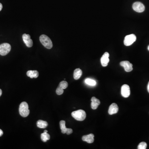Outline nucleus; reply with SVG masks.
Instances as JSON below:
<instances>
[{
  "mask_svg": "<svg viewBox=\"0 0 149 149\" xmlns=\"http://www.w3.org/2000/svg\"><path fill=\"white\" fill-rule=\"evenodd\" d=\"M120 64L124 68L125 71L127 72H129L133 70L132 64L130 63L129 61H123Z\"/></svg>",
  "mask_w": 149,
  "mask_h": 149,
  "instance_id": "obj_9",
  "label": "nucleus"
},
{
  "mask_svg": "<svg viewBox=\"0 0 149 149\" xmlns=\"http://www.w3.org/2000/svg\"><path fill=\"white\" fill-rule=\"evenodd\" d=\"M59 86L63 89H65L68 87V82L66 81H62L59 84Z\"/></svg>",
  "mask_w": 149,
  "mask_h": 149,
  "instance_id": "obj_20",
  "label": "nucleus"
},
{
  "mask_svg": "<svg viewBox=\"0 0 149 149\" xmlns=\"http://www.w3.org/2000/svg\"><path fill=\"white\" fill-rule=\"evenodd\" d=\"M3 134V130L0 129V137L2 136Z\"/></svg>",
  "mask_w": 149,
  "mask_h": 149,
  "instance_id": "obj_24",
  "label": "nucleus"
},
{
  "mask_svg": "<svg viewBox=\"0 0 149 149\" xmlns=\"http://www.w3.org/2000/svg\"><path fill=\"white\" fill-rule=\"evenodd\" d=\"M60 126L62 134H66L68 129L66 127L65 121H61L60 122Z\"/></svg>",
  "mask_w": 149,
  "mask_h": 149,
  "instance_id": "obj_18",
  "label": "nucleus"
},
{
  "mask_svg": "<svg viewBox=\"0 0 149 149\" xmlns=\"http://www.w3.org/2000/svg\"><path fill=\"white\" fill-rule=\"evenodd\" d=\"M11 46L8 43H3L0 45V55L6 56L11 50Z\"/></svg>",
  "mask_w": 149,
  "mask_h": 149,
  "instance_id": "obj_4",
  "label": "nucleus"
},
{
  "mask_svg": "<svg viewBox=\"0 0 149 149\" xmlns=\"http://www.w3.org/2000/svg\"><path fill=\"white\" fill-rule=\"evenodd\" d=\"M132 8L136 12L142 13L144 11L145 7L141 2H136L132 5Z\"/></svg>",
  "mask_w": 149,
  "mask_h": 149,
  "instance_id": "obj_6",
  "label": "nucleus"
},
{
  "mask_svg": "<svg viewBox=\"0 0 149 149\" xmlns=\"http://www.w3.org/2000/svg\"><path fill=\"white\" fill-rule=\"evenodd\" d=\"M121 93L123 97L127 98L130 95V88L127 84H124L121 89Z\"/></svg>",
  "mask_w": 149,
  "mask_h": 149,
  "instance_id": "obj_7",
  "label": "nucleus"
},
{
  "mask_svg": "<svg viewBox=\"0 0 149 149\" xmlns=\"http://www.w3.org/2000/svg\"><path fill=\"white\" fill-rule=\"evenodd\" d=\"M136 40V36L134 34H131L125 37L124 44L126 46H129Z\"/></svg>",
  "mask_w": 149,
  "mask_h": 149,
  "instance_id": "obj_5",
  "label": "nucleus"
},
{
  "mask_svg": "<svg viewBox=\"0 0 149 149\" xmlns=\"http://www.w3.org/2000/svg\"><path fill=\"white\" fill-rule=\"evenodd\" d=\"M119 111V107L116 103L112 104L109 107V114L110 115H112L114 114H116Z\"/></svg>",
  "mask_w": 149,
  "mask_h": 149,
  "instance_id": "obj_11",
  "label": "nucleus"
},
{
  "mask_svg": "<svg viewBox=\"0 0 149 149\" xmlns=\"http://www.w3.org/2000/svg\"><path fill=\"white\" fill-rule=\"evenodd\" d=\"M48 131L47 130H45L43 133L41 134V139L42 141L44 142H46L47 140L50 139V135L48 133Z\"/></svg>",
  "mask_w": 149,
  "mask_h": 149,
  "instance_id": "obj_15",
  "label": "nucleus"
},
{
  "mask_svg": "<svg viewBox=\"0 0 149 149\" xmlns=\"http://www.w3.org/2000/svg\"><path fill=\"white\" fill-rule=\"evenodd\" d=\"M2 94V90L1 89H0V97L1 96V95Z\"/></svg>",
  "mask_w": 149,
  "mask_h": 149,
  "instance_id": "obj_26",
  "label": "nucleus"
},
{
  "mask_svg": "<svg viewBox=\"0 0 149 149\" xmlns=\"http://www.w3.org/2000/svg\"><path fill=\"white\" fill-rule=\"evenodd\" d=\"M109 53L108 52H105L101 58V63L103 67H106L108 65V63L109 61Z\"/></svg>",
  "mask_w": 149,
  "mask_h": 149,
  "instance_id": "obj_10",
  "label": "nucleus"
},
{
  "mask_svg": "<svg viewBox=\"0 0 149 149\" xmlns=\"http://www.w3.org/2000/svg\"><path fill=\"white\" fill-rule=\"evenodd\" d=\"M26 74L29 77L31 78H36L38 77L39 74L37 71H29L27 72Z\"/></svg>",
  "mask_w": 149,
  "mask_h": 149,
  "instance_id": "obj_14",
  "label": "nucleus"
},
{
  "mask_svg": "<svg viewBox=\"0 0 149 149\" xmlns=\"http://www.w3.org/2000/svg\"><path fill=\"white\" fill-rule=\"evenodd\" d=\"M63 89L62 88L58 86L56 90V93L58 95H61V94H63L64 92Z\"/></svg>",
  "mask_w": 149,
  "mask_h": 149,
  "instance_id": "obj_22",
  "label": "nucleus"
},
{
  "mask_svg": "<svg viewBox=\"0 0 149 149\" xmlns=\"http://www.w3.org/2000/svg\"><path fill=\"white\" fill-rule=\"evenodd\" d=\"M91 106L92 109H96L98 108V106L100 104V101L96 97H92L91 99Z\"/></svg>",
  "mask_w": 149,
  "mask_h": 149,
  "instance_id": "obj_13",
  "label": "nucleus"
},
{
  "mask_svg": "<svg viewBox=\"0 0 149 149\" xmlns=\"http://www.w3.org/2000/svg\"><path fill=\"white\" fill-rule=\"evenodd\" d=\"M83 141L87 142V143H93L94 141V135L93 134H90L88 135H84L82 137Z\"/></svg>",
  "mask_w": 149,
  "mask_h": 149,
  "instance_id": "obj_12",
  "label": "nucleus"
},
{
  "mask_svg": "<svg viewBox=\"0 0 149 149\" xmlns=\"http://www.w3.org/2000/svg\"><path fill=\"white\" fill-rule=\"evenodd\" d=\"M23 39L25 45L28 47H31L33 46V41L31 39L30 36L29 34H23Z\"/></svg>",
  "mask_w": 149,
  "mask_h": 149,
  "instance_id": "obj_8",
  "label": "nucleus"
},
{
  "mask_svg": "<svg viewBox=\"0 0 149 149\" xmlns=\"http://www.w3.org/2000/svg\"><path fill=\"white\" fill-rule=\"evenodd\" d=\"M147 143L144 142H140L137 147V149H146L147 148Z\"/></svg>",
  "mask_w": 149,
  "mask_h": 149,
  "instance_id": "obj_21",
  "label": "nucleus"
},
{
  "mask_svg": "<svg viewBox=\"0 0 149 149\" xmlns=\"http://www.w3.org/2000/svg\"><path fill=\"white\" fill-rule=\"evenodd\" d=\"M148 50L149 51V46H148Z\"/></svg>",
  "mask_w": 149,
  "mask_h": 149,
  "instance_id": "obj_28",
  "label": "nucleus"
},
{
  "mask_svg": "<svg viewBox=\"0 0 149 149\" xmlns=\"http://www.w3.org/2000/svg\"><path fill=\"white\" fill-rule=\"evenodd\" d=\"M39 39L41 44L43 45L45 48L48 49L52 48L53 47V43L49 37L47 36L42 34L39 37Z\"/></svg>",
  "mask_w": 149,
  "mask_h": 149,
  "instance_id": "obj_2",
  "label": "nucleus"
},
{
  "mask_svg": "<svg viewBox=\"0 0 149 149\" xmlns=\"http://www.w3.org/2000/svg\"><path fill=\"white\" fill-rule=\"evenodd\" d=\"M3 8V6L1 3H0V11H1Z\"/></svg>",
  "mask_w": 149,
  "mask_h": 149,
  "instance_id": "obj_25",
  "label": "nucleus"
},
{
  "mask_svg": "<svg viewBox=\"0 0 149 149\" xmlns=\"http://www.w3.org/2000/svg\"><path fill=\"white\" fill-rule=\"evenodd\" d=\"M48 123L47 122L45 121H42L41 120H39L37 121L36 123V125L38 127L41 129H44L48 126Z\"/></svg>",
  "mask_w": 149,
  "mask_h": 149,
  "instance_id": "obj_17",
  "label": "nucleus"
},
{
  "mask_svg": "<svg viewBox=\"0 0 149 149\" xmlns=\"http://www.w3.org/2000/svg\"><path fill=\"white\" fill-rule=\"evenodd\" d=\"M19 113L23 117H26L30 114V110L29 109L28 104L25 102H22L19 107Z\"/></svg>",
  "mask_w": 149,
  "mask_h": 149,
  "instance_id": "obj_1",
  "label": "nucleus"
},
{
  "mask_svg": "<svg viewBox=\"0 0 149 149\" xmlns=\"http://www.w3.org/2000/svg\"><path fill=\"white\" fill-rule=\"evenodd\" d=\"M147 91H148V92L149 93V83H148V86H147Z\"/></svg>",
  "mask_w": 149,
  "mask_h": 149,
  "instance_id": "obj_27",
  "label": "nucleus"
},
{
  "mask_svg": "<svg viewBox=\"0 0 149 149\" xmlns=\"http://www.w3.org/2000/svg\"><path fill=\"white\" fill-rule=\"evenodd\" d=\"M82 74V71L79 68L76 69L74 72V78L75 79H78L81 78Z\"/></svg>",
  "mask_w": 149,
  "mask_h": 149,
  "instance_id": "obj_16",
  "label": "nucleus"
},
{
  "mask_svg": "<svg viewBox=\"0 0 149 149\" xmlns=\"http://www.w3.org/2000/svg\"><path fill=\"white\" fill-rule=\"evenodd\" d=\"M73 118L77 121H82L86 119V114L84 110L79 109L73 112L71 114Z\"/></svg>",
  "mask_w": 149,
  "mask_h": 149,
  "instance_id": "obj_3",
  "label": "nucleus"
},
{
  "mask_svg": "<svg viewBox=\"0 0 149 149\" xmlns=\"http://www.w3.org/2000/svg\"><path fill=\"white\" fill-rule=\"evenodd\" d=\"M85 82L86 84H88L89 86H95L96 84V82L94 80L90 78H87L85 79Z\"/></svg>",
  "mask_w": 149,
  "mask_h": 149,
  "instance_id": "obj_19",
  "label": "nucleus"
},
{
  "mask_svg": "<svg viewBox=\"0 0 149 149\" xmlns=\"http://www.w3.org/2000/svg\"><path fill=\"white\" fill-rule=\"evenodd\" d=\"M73 130L72 129H68L66 134H67V135H70L73 132Z\"/></svg>",
  "mask_w": 149,
  "mask_h": 149,
  "instance_id": "obj_23",
  "label": "nucleus"
}]
</instances>
